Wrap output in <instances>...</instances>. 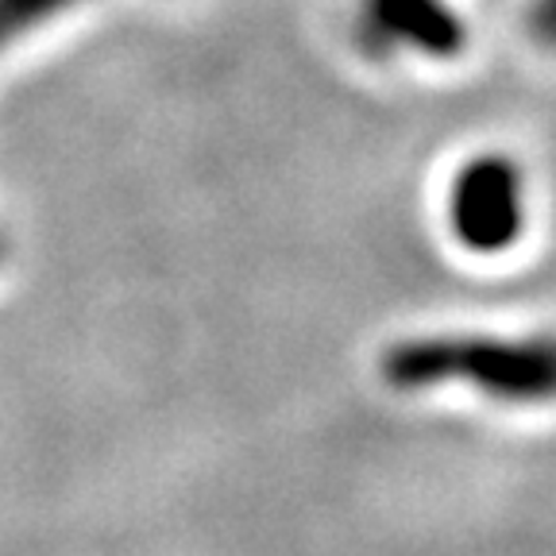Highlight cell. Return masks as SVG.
<instances>
[{"instance_id":"7a4b0ae2","label":"cell","mask_w":556,"mask_h":556,"mask_svg":"<svg viewBox=\"0 0 556 556\" xmlns=\"http://www.w3.org/2000/svg\"><path fill=\"white\" fill-rule=\"evenodd\" d=\"M452 236L476 255L506 252L526 228V182L506 155H479L452 178Z\"/></svg>"},{"instance_id":"3957f363","label":"cell","mask_w":556,"mask_h":556,"mask_svg":"<svg viewBox=\"0 0 556 556\" xmlns=\"http://www.w3.org/2000/svg\"><path fill=\"white\" fill-rule=\"evenodd\" d=\"M375 31L433 59H456L468 47V27L444 0H367Z\"/></svg>"},{"instance_id":"5b68a950","label":"cell","mask_w":556,"mask_h":556,"mask_svg":"<svg viewBox=\"0 0 556 556\" xmlns=\"http://www.w3.org/2000/svg\"><path fill=\"white\" fill-rule=\"evenodd\" d=\"M530 35L541 47L556 51V0H533L530 9Z\"/></svg>"},{"instance_id":"6da1fadb","label":"cell","mask_w":556,"mask_h":556,"mask_svg":"<svg viewBox=\"0 0 556 556\" xmlns=\"http://www.w3.org/2000/svg\"><path fill=\"white\" fill-rule=\"evenodd\" d=\"M394 391L464 382L503 402L556 399V337H417L382 356Z\"/></svg>"},{"instance_id":"277c9868","label":"cell","mask_w":556,"mask_h":556,"mask_svg":"<svg viewBox=\"0 0 556 556\" xmlns=\"http://www.w3.org/2000/svg\"><path fill=\"white\" fill-rule=\"evenodd\" d=\"M74 0H0V47H9L20 31L43 24Z\"/></svg>"}]
</instances>
